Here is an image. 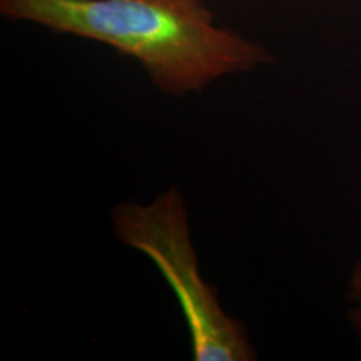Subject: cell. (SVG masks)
<instances>
[{
  "label": "cell",
  "instance_id": "obj_2",
  "mask_svg": "<svg viewBox=\"0 0 361 361\" xmlns=\"http://www.w3.org/2000/svg\"><path fill=\"white\" fill-rule=\"evenodd\" d=\"M114 236L147 256L166 279L186 319L196 361H252L245 323L229 316L202 278L183 194L169 188L147 204L126 201L111 211Z\"/></svg>",
  "mask_w": 361,
  "mask_h": 361
},
{
  "label": "cell",
  "instance_id": "obj_1",
  "mask_svg": "<svg viewBox=\"0 0 361 361\" xmlns=\"http://www.w3.org/2000/svg\"><path fill=\"white\" fill-rule=\"evenodd\" d=\"M0 13L109 45L171 96L273 62L263 44L218 27L196 0H0Z\"/></svg>",
  "mask_w": 361,
  "mask_h": 361
},
{
  "label": "cell",
  "instance_id": "obj_4",
  "mask_svg": "<svg viewBox=\"0 0 361 361\" xmlns=\"http://www.w3.org/2000/svg\"><path fill=\"white\" fill-rule=\"evenodd\" d=\"M196 2H201V4H204V0H196Z\"/></svg>",
  "mask_w": 361,
  "mask_h": 361
},
{
  "label": "cell",
  "instance_id": "obj_3",
  "mask_svg": "<svg viewBox=\"0 0 361 361\" xmlns=\"http://www.w3.org/2000/svg\"><path fill=\"white\" fill-rule=\"evenodd\" d=\"M348 298L353 303V308L350 310L348 318L351 326L358 333L361 343V258L356 261L348 279Z\"/></svg>",
  "mask_w": 361,
  "mask_h": 361
}]
</instances>
